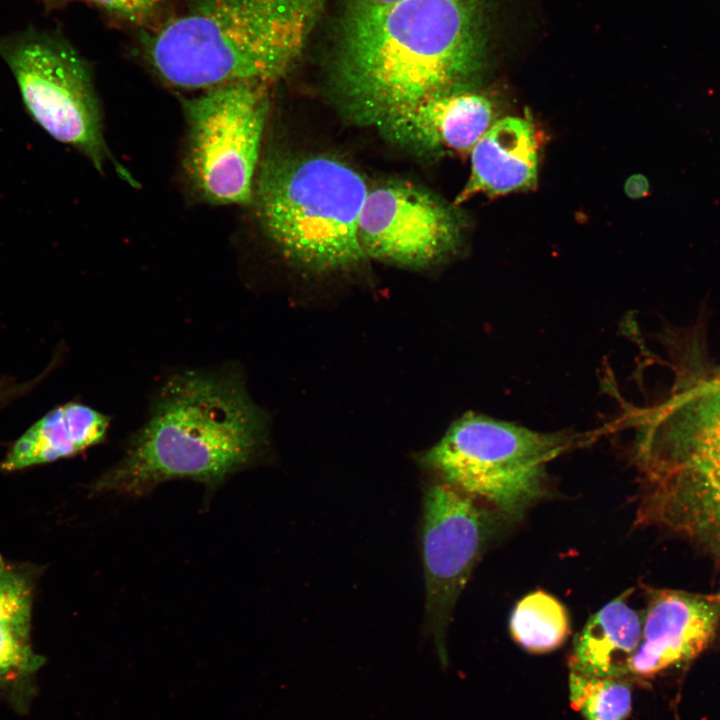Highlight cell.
Here are the masks:
<instances>
[{
	"label": "cell",
	"instance_id": "cell-1",
	"mask_svg": "<svg viewBox=\"0 0 720 720\" xmlns=\"http://www.w3.org/2000/svg\"><path fill=\"white\" fill-rule=\"evenodd\" d=\"M481 58L478 0H348L333 62L338 105L377 126L403 106L465 90Z\"/></svg>",
	"mask_w": 720,
	"mask_h": 720
},
{
	"label": "cell",
	"instance_id": "cell-2",
	"mask_svg": "<svg viewBox=\"0 0 720 720\" xmlns=\"http://www.w3.org/2000/svg\"><path fill=\"white\" fill-rule=\"evenodd\" d=\"M266 440V416L238 371L178 373L155 393L146 422L94 488L139 495L173 478L214 488L251 463Z\"/></svg>",
	"mask_w": 720,
	"mask_h": 720
},
{
	"label": "cell",
	"instance_id": "cell-3",
	"mask_svg": "<svg viewBox=\"0 0 720 720\" xmlns=\"http://www.w3.org/2000/svg\"><path fill=\"white\" fill-rule=\"evenodd\" d=\"M637 523L664 529L720 564V387L676 383L639 415Z\"/></svg>",
	"mask_w": 720,
	"mask_h": 720
},
{
	"label": "cell",
	"instance_id": "cell-4",
	"mask_svg": "<svg viewBox=\"0 0 720 720\" xmlns=\"http://www.w3.org/2000/svg\"><path fill=\"white\" fill-rule=\"evenodd\" d=\"M369 188L327 155H276L257 171L252 202L265 235L288 260L316 271L351 269L366 258L358 239Z\"/></svg>",
	"mask_w": 720,
	"mask_h": 720
},
{
	"label": "cell",
	"instance_id": "cell-5",
	"mask_svg": "<svg viewBox=\"0 0 720 720\" xmlns=\"http://www.w3.org/2000/svg\"><path fill=\"white\" fill-rule=\"evenodd\" d=\"M570 444L564 433H543L470 412L419 462L497 516L519 521L546 494L547 464Z\"/></svg>",
	"mask_w": 720,
	"mask_h": 720
},
{
	"label": "cell",
	"instance_id": "cell-6",
	"mask_svg": "<svg viewBox=\"0 0 720 720\" xmlns=\"http://www.w3.org/2000/svg\"><path fill=\"white\" fill-rule=\"evenodd\" d=\"M0 58L15 78L28 116L102 173L111 157L99 101L89 64L72 43L60 32L29 25L0 36Z\"/></svg>",
	"mask_w": 720,
	"mask_h": 720
},
{
	"label": "cell",
	"instance_id": "cell-7",
	"mask_svg": "<svg viewBox=\"0 0 720 720\" xmlns=\"http://www.w3.org/2000/svg\"><path fill=\"white\" fill-rule=\"evenodd\" d=\"M268 84L237 81L182 100L188 126L186 170L213 205L252 202L269 110Z\"/></svg>",
	"mask_w": 720,
	"mask_h": 720
},
{
	"label": "cell",
	"instance_id": "cell-8",
	"mask_svg": "<svg viewBox=\"0 0 720 720\" xmlns=\"http://www.w3.org/2000/svg\"><path fill=\"white\" fill-rule=\"evenodd\" d=\"M488 508L441 481L426 486L421 519L425 582V629L442 664L446 632L456 602L491 535Z\"/></svg>",
	"mask_w": 720,
	"mask_h": 720
},
{
	"label": "cell",
	"instance_id": "cell-9",
	"mask_svg": "<svg viewBox=\"0 0 720 720\" xmlns=\"http://www.w3.org/2000/svg\"><path fill=\"white\" fill-rule=\"evenodd\" d=\"M358 239L366 257L424 268L454 252L461 222L452 208L423 188L385 182L367 192Z\"/></svg>",
	"mask_w": 720,
	"mask_h": 720
},
{
	"label": "cell",
	"instance_id": "cell-10",
	"mask_svg": "<svg viewBox=\"0 0 720 720\" xmlns=\"http://www.w3.org/2000/svg\"><path fill=\"white\" fill-rule=\"evenodd\" d=\"M720 624V592L649 590L640 644L629 672L649 677L698 656Z\"/></svg>",
	"mask_w": 720,
	"mask_h": 720
},
{
	"label": "cell",
	"instance_id": "cell-11",
	"mask_svg": "<svg viewBox=\"0 0 720 720\" xmlns=\"http://www.w3.org/2000/svg\"><path fill=\"white\" fill-rule=\"evenodd\" d=\"M491 101L467 90L403 106L376 127L391 143L424 154L471 152L493 122Z\"/></svg>",
	"mask_w": 720,
	"mask_h": 720
},
{
	"label": "cell",
	"instance_id": "cell-12",
	"mask_svg": "<svg viewBox=\"0 0 720 720\" xmlns=\"http://www.w3.org/2000/svg\"><path fill=\"white\" fill-rule=\"evenodd\" d=\"M538 136L529 118L494 122L471 151V173L456 199L483 193L490 197L533 189L537 184Z\"/></svg>",
	"mask_w": 720,
	"mask_h": 720
},
{
	"label": "cell",
	"instance_id": "cell-13",
	"mask_svg": "<svg viewBox=\"0 0 720 720\" xmlns=\"http://www.w3.org/2000/svg\"><path fill=\"white\" fill-rule=\"evenodd\" d=\"M110 417L80 402H68L47 412L11 446L1 469L17 471L74 456L102 442Z\"/></svg>",
	"mask_w": 720,
	"mask_h": 720
},
{
	"label": "cell",
	"instance_id": "cell-14",
	"mask_svg": "<svg viewBox=\"0 0 720 720\" xmlns=\"http://www.w3.org/2000/svg\"><path fill=\"white\" fill-rule=\"evenodd\" d=\"M625 591L593 614L574 640L570 671L600 678H621L642 635L643 616L628 604Z\"/></svg>",
	"mask_w": 720,
	"mask_h": 720
},
{
	"label": "cell",
	"instance_id": "cell-15",
	"mask_svg": "<svg viewBox=\"0 0 720 720\" xmlns=\"http://www.w3.org/2000/svg\"><path fill=\"white\" fill-rule=\"evenodd\" d=\"M509 630L521 648L529 653L544 654L564 644L571 626L563 603L545 591L536 590L516 603Z\"/></svg>",
	"mask_w": 720,
	"mask_h": 720
},
{
	"label": "cell",
	"instance_id": "cell-16",
	"mask_svg": "<svg viewBox=\"0 0 720 720\" xmlns=\"http://www.w3.org/2000/svg\"><path fill=\"white\" fill-rule=\"evenodd\" d=\"M569 691L572 707L586 720H626L630 714L631 690L619 678L570 671Z\"/></svg>",
	"mask_w": 720,
	"mask_h": 720
},
{
	"label": "cell",
	"instance_id": "cell-17",
	"mask_svg": "<svg viewBox=\"0 0 720 720\" xmlns=\"http://www.w3.org/2000/svg\"><path fill=\"white\" fill-rule=\"evenodd\" d=\"M31 609L30 583L0 556V629L28 639Z\"/></svg>",
	"mask_w": 720,
	"mask_h": 720
},
{
	"label": "cell",
	"instance_id": "cell-18",
	"mask_svg": "<svg viewBox=\"0 0 720 720\" xmlns=\"http://www.w3.org/2000/svg\"><path fill=\"white\" fill-rule=\"evenodd\" d=\"M41 664L42 658L32 651L28 639L0 629V676L30 673Z\"/></svg>",
	"mask_w": 720,
	"mask_h": 720
},
{
	"label": "cell",
	"instance_id": "cell-19",
	"mask_svg": "<svg viewBox=\"0 0 720 720\" xmlns=\"http://www.w3.org/2000/svg\"><path fill=\"white\" fill-rule=\"evenodd\" d=\"M112 19L134 26L150 24L165 0H84Z\"/></svg>",
	"mask_w": 720,
	"mask_h": 720
},
{
	"label": "cell",
	"instance_id": "cell-20",
	"mask_svg": "<svg viewBox=\"0 0 720 720\" xmlns=\"http://www.w3.org/2000/svg\"><path fill=\"white\" fill-rule=\"evenodd\" d=\"M649 189L648 181L642 175L631 177L626 185V192L634 198L643 197Z\"/></svg>",
	"mask_w": 720,
	"mask_h": 720
},
{
	"label": "cell",
	"instance_id": "cell-21",
	"mask_svg": "<svg viewBox=\"0 0 720 720\" xmlns=\"http://www.w3.org/2000/svg\"><path fill=\"white\" fill-rule=\"evenodd\" d=\"M30 386L31 382L24 384H0V406L22 394Z\"/></svg>",
	"mask_w": 720,
	"mask_h": 720
},
{
	"label": "cell",
	"instance_id": "cell-22",
	"mask_svg": "<svg viewBox=\"0 0 720 720\" xmlns=\"http://www.w3.org/2000/svg\"><path fill=\"white\" fill-rule=\"evenodd\" d=\"M47 11L65 6L73 0H39Z\"/></svg>",
	"mask_w": 720,
	"mask_h": 720
},
{
	"label": "cell",
	"instance_id": "cell-23",
	"mask_svg": "<svg viewBox=\"0 0 720 720\" xmlns=\"http://www.w3.org/2000/svg\"><path fill=\"white\" fill-rule=\"evenodd\" d=\"M703 375L714 385L720 387V366L703 373Z\"/></svg>",
	"mask_w": 720,
	"mask_h": 720
}]
</instances>
